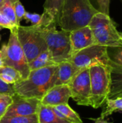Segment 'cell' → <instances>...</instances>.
I'll return each mask as SVG.
<instances>
[{"instance_id":"obj_10","label":"cell","mask_w":122,"mask_h":123,"mask_svg":"<svg viewBox=\"0 0 122 123\" xmlns=\"http://www.w3.org/2000/svg\"><path fill=\"white\" fill-rule=\"evenodd\" d=\"M40 100L35 98H23L17 95L12 97V102L3 117L29 116L37 113Z\"/></svg>"},{"instance_id":"obj_17","label":"cell","mask_w":122,"mask_h":123,"mask_svg":"<svg viewBox=\"0 0 122 123\" xmlns=\"http://www.w3.org/2000/svg\"><path fill=\"white\" fill-rule=\"evenodd\" d=\"M53 65H58V64H55L52 61L51 54L48 50L41 53L35 59H33L29 63H28V66L30 71L39 68H45L47 66H53Z\"/></svg>"},{"instance_id":"obj_9","label":"cell","mask_w":122,"mask_h":123,"mask_svg":"<svg viewBox=\"0 0 122 123\" xmlns=\"http://www.w3.org/2000/svg\"><path fill=\"white\" fill-rule=\"evenodd\" d=\"M70 97L78 105L90 106L91 81L89 68L80 69L68 84Z\"/></svg>"},{"instance_id":"obj_5","label":"cell","mask_w":122,"mask_h":123,"mask_svg":"<svg viewBox=\"0 0 122 123\" xmlns=\"http://www.w3.org/2000/svg\"><path fill=\"white\" fill-rule=\"evenodd\" d=\"M91 81L90 107H101L111 90V71L109 65L98 63L89 68Z\"/></svg>"},{"instance_id":"obj_30","label":"cell","mask_w":122,"mask_h":123,"mask_svg":"<svg viewBox=\"0 0 122 123\" xmlns=\"http://www.w3.org/2000/svg\"><path fill=\"white\" fill-rule=\"evenodd\" d=\"M0 79L2 81H4V82L9 84H14L16 82L15 80L12 77H11L9 75L4 74H0Z\"/></svg>"},{"instance_id":"obj_8","label":"cell","mask_w":122,"mask_h":123,"mask_svg":"<svg viewBox=\"0 0 122 123\" xmlns=\"http://www.w3.org/2000/svg\"><path fill=\"white\" fill-rule=\"evenodd\" d=\"M69 61L80 70L90 68L98 63L109 65L110 57L108 48L93 45L74 53Z\"/></svg>"},{"instance_id":"obj_6","label":"cell","mask_w":122,"mask_h":123,"mask_svg":"<svg viewBox=\"0 0 122 123\" xmlns=\"http://www.w3.org/2000/svg\"><path fill=\"white\" fill-rule=\"evenodd\" d=\"M17 30L10 31V35L7 44H4L1 47V53L4 66H10L18 71L22 79H26L29 74L28 62L22 46L17 37Z\"/></svg>"},{"instance_id":"obj_14","label":"cell","mask_w":122,"mask_h":123,"mask_svg":"<svg viewBox=\"0 0 122 123\" xmlns=\"http://www.w3.org/2000/svg\"><path fill=\"white\" fill-rule=\"evenodd\" d=\"M111 71V90L108 99L122 97V66L113 62L109 63Z\"/></svg>"},{"instance_id":"obj_2","label":"cell","mask_w":122,"mask_h":123,"mask_svg":"<svg viewBox=\"0 0 122 123\" xmlns=\"http://www.w3.org/2000/svg\"><path fill=\"white\" fill-rule=\"evenodd\" d=\"M99 12L90 0H65L58 27L62 30L71 32L88 26Z\"/></svg>"},{"instance_id":"obj_33","label":"cell","mask_w":122,"mask_h":123,"mask_svg":"<svg viewBox=\"0 0 122 123\" xmlns=\"http://www.w3.org/2000/svg\"><path fill=\"white\" fill-rule=\"evenodd\" d=\"M4 1H5V0H0V6H1L4 2Z\"/></svg>"},{"instance_id":"obj_34","label":"cell","mask_w":122,"mask_h":123,"mask_svg":"<svg viewBox=\"0 0 122 123\" xmlns=\"http://www.w3.org/2000/svg\"><path fill=\"white\" fill-rule=\"evenodd\" d=\"M121 38H122V32H121Z\"/></svg>"},{"instance_id":"obj_4","label":"cell","mask_w":122,"mask_h":123,"mask_svg":"<svg viewBox=\"0 0 122 123\" xmlns=\"http://www.w3.org/2000/svg\"><path fill=\"white\" fill-rule=\"evenodd\" d=\"M88 27L91 30L96 45L108 48L122 47L121 32L109 14L99 12L93 17Z\"/></svg>"},{"instance_id":"obj_20","label":"cell","mask_w":122,"mask_h":123,"mask_svg":"<svg viewBox=\"0 0 122 123\" xmlns=\"http://www.w3.org/2000/svg\"><path fill=\"white\" fill-rule=\"evenodd\" d=\"M0 12L7 17L9 21L15 26L19 27L20 24L17 22L15 15L14 9L11 0H5L4 2L0 6Z\"/></svg>"},{"instance_id":"obj_16","label":"cell","mask_w":122,"mask_h":123,"mask_svg":"<svg viewBox=\"0 0 122 123\" xmlns=\"http://www.w3.org/2000/svg\"><path fill=\"white\" fill-rule=\"evenodd\" d=\"M37 114L38 123H70L58 117L53 112L52 107L43 105L41 103Z\"/></svg>"},{"instance_id":"obj_24","label":"cell","mask_w":122,"mask_h":123,"mask_svg":"<svg viewBox=\"0 0 122 123\" xmlns=\"http://www.w3.org/2000/svg\"><path fill=\"white\" fill-rule=\"evenodd\" d=\"M12 102V97L0 94V120L4 117L9 106Z\"/></svg>"},{"instance_id":"obj_23","label":"cell","mask_w":122,"mask_h":123,"mask_svg":"<svg viewBox=\"0 0 122 123\" xmlns=\"http://www.w3.org/2000/svg\"><path fill=\"white\" fill-rule=\"evenodd\" d=\"M11 1L14 9L17 20L20 24V21L24 18L26 10L24 6L22 5V4L21 3L20 0H11Z\"/></svg>"},{"instance_id":"obj_31","label":"cell","mask_w":122,"mask_h":123,"mask_svg":"<svg viewBox=\"0 0 122 123\" xmlns=\"http://www.w3.org/2000/svg\"><path fill=\"white\" fill-rule=\"evenodd\" d=\"M92 120L94 121V123H110L106 120H104V118H102V117H98L96 119H91Z\"/></svg>"},{"instance_id":"obj_13","label":"cell","mask_w":122,"mask_h":123,"mask_svg":"<svg viewBox=\"0 0 122 123\" xmlns=\"http://www.w3.org/2000/svg\"><path fill=\"white\" fill-rule=\"evenodd\" d=\"M78 71L79 70L69 61L58 63L54 76V86L68 85Z\"/></svg>"},{"instance_id":"obj_11","label":"cell","mask_w":122,"mask_h":123,"mask_svg":"<svg viewBox=\"0 0 122 123\" xmlns=\"http://www.w3.org/2000/svg\"><path fill=\"white\" fill-rule=\"evenodd\" d=\"M70 98V91L68 85H58L50 88L40 99L43 105L55 107L60 105L68 104Z\"/></svg>"},{"instance_id":"obj_12","label":"cell","mask_w":122,"mask_h":123,"mask_svg":"<svg viewBox=\"0 0 122 123\" xmlns=\"http://www.w3.org/2000/svg\"><path fill=\"white\" fill-rule=\"evenodd\" d=\"M70 40L73 55L84 48L96 45L91 30L88 26L70 32Z\"/></svg>"},{"instance_id":"obj_18","label":"cell","mask_w":122,"mask_h":123,"mask_svg":"<svg viewBox=\"0 0 122 123\" xmlns=\"http://www.w3.org/2000/svg\"><path fill=\"white\" fill-rule=\"evenodd\" d=\"M105 103L106 107L101 115L102 118H105L116 111H122V97L107 99Z\"/></svg>"},{"instance_id":"obj_35","label":"cell","mask_w":122,"mask_h":123,"mask_svg":"<svg viewBox=\"0 0 122 123\" xmlns=\"http://www.w3.org/2000/svg\"><path fill=\"white\" fill-rule=\"evenodd\" d=\"M1 29H2V27H0V30H1Z\"/></svg>"},{"instance_id":"obj_32","label":"cell","mask_w":122,"mask_h":123,"mask_svg":"<svg viewBox=\"0 0 122 123\" xmlns=\"http://www.w3.org/2000/svg\"><path fill=\"white\" fill-rule=\"evenodd\" d=\"M4 66V61H3V56H2V53L1 50H0V68Z\"/></svg>"},{"instance_id":"obj_3","label":"cell","mask_w":122,"mask_h":123,"mask_svg":"<svg viewBox=\"0 0 122 123\" xmlns=\"http://www.w3.org/2000/svg\"><path fill=\"white\" fill-rule=\"evenodd\" d=\"M57 27L55 24H50L45 27H37L41 32L46 42L47 50L55 64L69 61L73 55L70 32L62 30H58Z\"/></svg>"},{"instance_id":"obj_19","label":"cell","mask_w":122,"mask_h":123,"mask_svg":"<svg viewBox=\"0 0 122 123\" xmlns=\"http://www.w3.org/2000/svg\"><path fill=\"white\" fill-rule=\"evenodd\" d=\"M60 113H62L65 118L70 123H83L80 116L77 112H76L68 104L60 105L55 107Z\"/></svg>"},{"instance_id":"obj_27","label":"cell","mask_w":122,"mask_h":123,"mask_svg":"<svg viewBox=\"0 0 122 123\" xmlns=\"http://www.w3.org/2000/svg\"><path fill=\"white\" fill-rule=\"evenodd\" d=\"M113 48L114 49V52L109 53L110 59L115 63L122 66V47Z\"/></svg>"},{"instance_id":"obj_25","label":"cell","mask_w":122,"mask_h":123,"mask_svg":"<svg viewBox=\"0 0 122 123\" xmlns=\"http://www.w3.org/2000/svg\"><path fill=\"white\" fill-rule=\"evenodd\" d=\"M0 74H4L10 76L15 80L16 82L22 79V76L21 74L18 71L14 69V68H12L10 66H4L3 67H1L0 68Z\"/></svg>"},{"instance_id":"obj_7","label":"cell","mask_w":122,"mask_h":123,"mask_svg":"<svg viewBox=\"0 0 122 123\" xmlns=\"http://www.w3.org/2000/svg\"><path fill=\"white\" fill-rule=\"evenodd\" d=\"M17 34L28 63L47 50L46 42L38 27L20 25Z\"/></svg>"},{"instance_id":"obj_15","label":"cell","mask_w":122,"mask_h":123,"mask_svg":"<svg viewBox=\"0 0 122 123\" xmlns=\"http://www.w3.org/2000/svg\"><path fill=\"white\" fill-rule=\"evenodd\" d=\"M65 0H45L43 14L58 27L60 23L62 9Z\"/></svg>"},{"instance_id":"obj_22","label":"cell","mask_w":122,"mask_h":123,"mask_svg":"<svg viewBox=\"0 0 122 123\" xmlns=\"http://www.w3.org/2000/svg\"><path fill=\"white\" fill-rule=\"evenodd\" d=\"M27 22L31 23V26H40L42 22L43 16L42 14H36V13H29L26 11L24 18Z\"/></svg>"},{"instance_id":"obj_21","label":"cell","mask_w":122,"mask_h":123,"mask_svg":"<svg viewBox=\"0 0 122 123\" xmlns=\"http://www.w3.org/2000/svg\"><path fill=\"white\" fill-rule=\"evenodd\" d=\"M0 123H38L37 114L29 116H15L10 117H2Z\"/></svg>"},{"instance_id":"obj_28","label":"cell","mask_w":122,"mask_h":123,"mask_svg":"<svg viewBox=\"0 0 122 123\" xmlns=\"http://www.w3.org/2000/svg\"><path fill=\"white\" fill-rule=\"evenodd\" d=\"M0 27H2V29L3 28L8 29L10 31L19 27H17V26L14 25L9 21V19L7 17H6L4 14H2L1 12H0Z\"/></svg>"},{"instance_id":"obj_1","label":"cell","mask_w":122,"mask_h":123,"mask_svg":"<svg viewBox=\"0 0 122 123\" xmlns=\"http://www.w3.org/2000/svg\"><path fill=\"white\" fill-rule=\"evenodd\" d=\"M57 68L58 65H53L31 71L26 79L13 84L16 95L40 100L47 91L54 86V76Z\"/></svg>"},{"instance_id":"obj_26","label":"cell","mask_w":122,"mask_h":123,"mask_svg":"<svg viewBox=\"0 0 122 123\" xmlns=\"http://www.w3.org/2000/svg\"><path fill=\"white\" fill-rule=\"evenodd\" d=\"M0 94H5L11 97L16 95L13 84H9L0 79Z\"/></svg>"},{"instance_id":"obj_29","label":"cell","mask_w":122,"mask_h":123,"mask_svg":"<svg viewBox=\"0 0 122 123\" xmlns=\"http://www.w3.org/2000/svg\"><path fill=\"white\" fill-rule=\"evenodd\" d=\"M99 9V11L105 14L109 15V4L110 0H97Z\"/></svg>"}]
</instances>
